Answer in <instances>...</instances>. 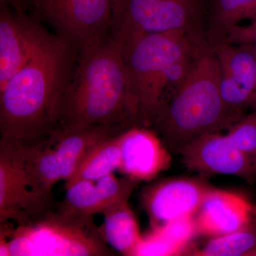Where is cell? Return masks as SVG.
Wrapping results in <instances>:
<instances>
[{"mask_svg":"<svg viewBox=\"0 0 256 256\" xmlns=\"http://www.w3.org/2000/svg\"><path fill=\"white\" fill-rule=\"evenodd\" d=\"M22 0H0V4H6L12 9L20 11Z\"/></svg>","mask_w":256,"mask_h":256,"instance_id":"obj_24","label":"cell"},{"mask_svg":"<svg viewBox=\"0 0 256 256\" xmlns=\"http://www.w3.org/2000/svg\"><path fill=\"white\" fill-rule=\"evenodd\" d=\"M252 206L244 196L215 188L194 216L198 235L216 238L244 228L252 220Z\"/></svg>","mask_w":256,"mask_h":256,"instance_id":"obj_15","label":"cell"},{"mask_svg":"<svg viewBox=\"0 0 256 256\" xmlns=\"http://www.w3.org/2000/svg\"><path fill=\"white\" fill-rule=\"evenodd\" d=\"M202 0H114L111 36L124 43L149 34L186 32L207 43Z\"/></svg>","mask_w":256,"mask_h":256,"instance_id":"obj_6","label":"cell"},{"mask_svg":"<svg viewBox=\"0 0 256 256\" xmlns=\"http://www.w3.org/2000/svg\"><path fill=\"white\" fill-rule=\"evenodd\" d=\"M205 26L210 48L224 43L242 21L256 16V0H212Z\"/></svg>","mask_w":256,"mask_h":256,"instance_id":"obj_17","label":"cell"},{"mask_svg":"<svg viewBox=\"0 0 256 256\" xmlns=\"http://www.w3.org/2000/svg\"><path fill=\"white\" fill-rule=\"evenodd\" d=\"M114 0H22V11L44 22L77 52L110 38Z\"/></svg>","mask_w":256,"mask_h":256,"instance_id":"obj_7","label":"cell"},{"mask_svg":"<svg viewBox=\"0 0 256 256\" xmlns=\"http://www.w3.org/2000/svg\"><path fill=\"white\" fill-rule=\"evenodd\" d=\"M252 217H254V218H255L256 220V204H252Z\"/></svg>","mask_w":256,"mask_h":256,"instance_id":"obj_25","label":"cell"},{"mask_svg":"<svg viewBox=\"0 0 256 256\" xmlns=\"http://www.w3.org/2000/svg\"><path fill=\"white\" fill-rule=\"evenodd\" d=\"M102 215L104 223L100 228L106 242L124 256H134L142 235L129 201L116 205Z\"/></svg>","mask_w":256,"mask_h":256,"instance_id":"obj_18","label":"cell"},{"mask_svg":"<svg viewBox=\"0 0 256 256\" xmlns=\"http://www.w3.org/2000/svg\"><path fill=\"white\" fill-rule=\"evenodd\" d=\"M226 134L234 146L256 160V109L239 120Z\"/></svg>","mask_w":256,"mask_h":256,"instance_id":"obj_22","label":"cell"},{"mask_svg":"<svg viewBox=\"0 0 256 256\" xmlns=\"http://www.w3.org/2000/svg\"><path fill=\"white\" fill-rule=\"evenodd\" d=\"M248 256H256V248L248 254Z\"/></svg>","mask_w":256,"mask_h":256,"instance_id":"obj_26","label":"cell"},{"mask_svg":"<svg viewBox=\"0 0 256 256\" xmlns=\"http://www.w3.org/2000/svg\"><path fill=\"white\" fill-rule=\"evenodd\" d=\"M222 44L249 45L256 52V16L250 20L249 24H238L232 28Z\"/></svg>","mask_w":256,"mask_h":256,"instance_id":"obj_23","label":"cell"},{"mask_svg":"<svg viewBox=\"0 0 256 256\" xmlns=\"http://www.w3.org/2000/svg\"><path fill=\"white\" fill-rule=\"evenodd\" d=\"M121 44L128 78L138 102L139 126L150 128L162 104L168 67L210 46L182 31L149 34Z\"/></svg>","mask_w":256,"mask_h":256,"instance_id":"obj_5","label":"cell"},{"mask_svg":"<svg viewBox=\"0 0 256 256\" xmlns=\"http://www.w3.org/2000/svg\"><path fill=\"white\" fill-rule=\"evenodd\" d=\"M171 153L152 128L134 126L120 134L118 170L136 183L150 182L170 169Z\"/></svg>","mask_w":256,"mask_h":256,"instance_id":"obj_12","label":"cell"},{"mask_svg":"<svg viewBox=\"0 0 256 256\" xmlns=\"http://www.w3.org/2000/svg\"><path fill=\"white\" fill-rule=\"evenodd\" d=\"M256 248V220L234 233L210 238L200 248H194L192 256H248Z\"/></svg>","mask_w":256,"mask_h":256,"instance_id":"obj_20","label":"cell"},{"mask_svg":"<svg viewBox=\"0 0 256 256\" xmlns=\"http://www.w3.org/2000/svg\"><path fill=\"white\" fill-rule=\"evenodd\" d=\"M25 160V146L0 140V224L26 226L56 210L53 193L32 180Z\"/></svg>","mask_w":256,"mask_h":256,"instance_id":"obj_8","label":"cell"},{"mask_svg":"<svg viewBox=\"0 0 256 256\" xmlns=\"http://www.w3.org/2000/svg\"><path fill=\"white\" fill-rule=\"evenodd\" d=\"M128 176L107 175L96 181L79 180L66 188L64 200L56 210L72 216L104 214L122 202H128L136 184Z\"/></svg>","mask_w":256,"mask_h":256,"instance_id":"obj_13","label":"cell"},{"mask_svg":"<svg viewBox=\"0 0 256 256\" xmlns=\"http://www.w3.org/2000/svg\"><path fill=\"white\" fill-rule=\"evenodd\" d=\"M120 134L98 143L79 163L64 188H68L79 180L96 181L114 174L118 170L120 162Z\"/></svg>","mask_w":256,"mask_h":256,"instance_id":"obj_19","label":"cell"},{"mask_svg":"<svg viewBox=\"0 0 256 256\" xmlns=\"http://www.w3.org/2000/svg\"><path fill=\"white\" fill-rule=\"evenodd\" d=\"M38 22L6 4L0 8V89L18 73L33 46Z\"/></svg>","mask_w":256,"mask_h":256,"instance_id":"obj_14","label":"cell"},{"mask_svg":"<svg viewBox=\"0 0 256 256\" xmlns=\"http://www.w3.org/2000/svg\"><path fill=\"white\" fill-rule=\"evenodd\" d=\"M205 178H168L143 188L141 204L149 218L150 228L188 216H194L216 188Z\"/></svg>","mask_w":256,"mask_h":256,"instance_id":"obj_10","label":"cell"},{"mask_svg":"<svg viewBox=\"0 0 256 256\" xmlns=\"http://www.w3.org/2000/svg\"><path fill=\"white\" fill-rule=\"evenodd\" d=\"M188 249L172 240L161 228H150L142 236L133 256H188Z\"/></svg>","mask_w":256,"mask_h":256,"instance_id":"obj_21","label":"cell"},{"mask_svg":"<svg viewBox=\"0 0 256 256\" xmlns=\"http://www.w3.org/2000/svg\"><path fill=\"white\" fill-rule=\"evenodd\" d=\"M122 134L108 128H92L66 133L56 132L50 138L64 181L70 178L79 163L98 144L112 136Z\"/></svg>","mask_w":256,"mask_h":256,"instance_id":"obj_16","label":"cell"},{"mask_svg":"<svg viewBox=\"0 0 256 256\" xmlns=\"http://www.w3.org/2000/svg\"><path fill=\"white\" fill-rule=\"evenodd\" d=\"M78 55L38 22L28 60L0 89V140L33 146L56 132L58 105Z\"/></svg>","mask_w":256,"mask_h":256,"instance_id":"obj_1","label":"cell"},{"mask_svg":"<svg viewBox=\"0 0 256 256\" xmlns=\"http://www.w3.org/2000/svg\"><path fill=\"white\" fill-rule=\"evenodd\" d=\"M220 66V88L229 108L245 116L256 109V52L249 45L212 47Z\"/></svg>","mask_w":256,"mask_h":256,"instance_id":"obj_11","label":"cell"},{"mask_svg":"<svg viewBox=\"0 0 256 256\" xmlns=\"http://www.w3.org/2000/svg\"><path fill=\"white\" fill-rule=\"evenodd\" d=\"M178 154L185 168L200 178L230 175L250 185L256 182V160L240 150L222 132L204 134L184 146Z\"/></svg>","mask_w":256,"mask_h":256,"instance_id":"obj_9","label":"cell"},{"mask_svg":"<svg viewBox=\"0 0 256 256\" xmlns=\"http://www.w3.org/2000/svg\"><path fill=\"white\" fill-rule=\"evenodd\" d=\"M137 126L138 102L128 78L122 44L110 37L79 52L58 105L56 132L108 128L124 133Z\"/></svg>","mask_w":256,"mask_h":256,"instance_id":"obj_2","label":"cell"},{"mask_svg":"<svg viewBox=\"0 0 256 256\" xmlns=\"http://www.w3.org/2000/svg\"><path fill=\"white\" fill-rule=\"evenodd\" d=\"M8 224H0L1 256L114 255L94 216H72L56 210L26 226Z\"/></svg>","mask_w":256,"mask_h":256,"instance_id":"obj_4","label":"cell"},{"mask_svg":"<svg viewBox=\"0 0 256 256\" xmlns=\"http://www.w3.org/2000/svg\"><path fill=\"white\" fill-rule=\"evenodd\" d=\"M220 80L218 60L212 48L207 47L152 124L150 128L172 153H178L204 134L228 130L244 117L224 102Z\"/></svg>","mask_w":256,"mask_h":256,"instance_id":"obj_3","label":"cell"}]
</instances>
